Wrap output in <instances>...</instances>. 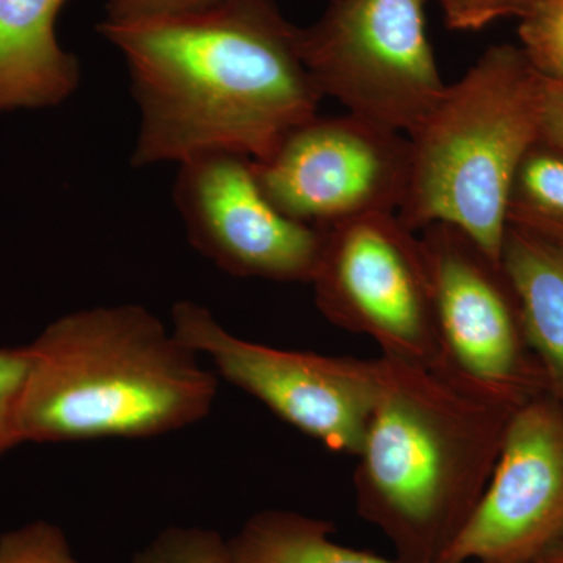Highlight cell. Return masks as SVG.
Instances as JSON below:
<instances>
[{
  "mask_svg": "<svg viewBox=\"0 0 563 563\" xmlns=\"http://www.w3.org/2000/svg\"><path fill=\"white\" fill-rule=\"evenodd\" d=\"M0 563H79L58 526L35 521L0 537Z\"/></svg>",
  "mask_w": 563,
  "mask_h": 563,
  "instance_id": "18",
  "label": "cell"
},
{
  "mask_svg": "<svg viewBox=\"0 0 563 563\" xmlns=\"http://www.w3.org/2000/svg\"><path fill=\"white\" fill-rule=\"evenodd\" d=\"M544 76L521 47H488L410 133L399 221L450 224L501 265L507 199L518 166L542 140Z\"/></svg>",
  "mask_w": 563,
  "mask_h": 563,
  "instance_id": "4",
  "label": "cell"
},
{
  "mask_svg": "<svg viewBox=\"0 0 563 563\" xmlns=\"http://www.w3.org/2000/svg\"><path fill=\"white\" fill-rule=\"evenodd\" d=\"M31 363L29 344L0 347V459L22 444L18 412Z\"/></svg>",
  "mask_w": 563,
  "mask_h": 563,
  "instance_id": "19",
  "label": "cell"
},
{
  "mask_svg": "<svg viewBox=\"0 0 563 563\" xmlns=\"http://www.w3.org/2000/svg\"><path fill=\"white\" fill-rule=\"evenodd\" d=\"M174 202L195 250L222 272L312 282L324 232L276 209L246 155L209 152L181 162Z\"/></svg>",
  "mask_w": 563,
  "mask_h": 563,
  "instance_id": "9",
  "label": "cell"
},
{
  "mask_svg": "<svg viewBox=\"0 0 563 563\" xmlns=\"http://www.w3.org/2000/svg\"><path fill=\"white\" fill-rule=\"evenodd\" d=\"M521 49L542 76L563 80V0H540L520 20Z\"/></svg>",
  "mask_w": 563,
  "mask_h": 563,
  "instance_id": "17",
  "label": "cell"
},
{
  "mask_svg": "<svg viewBox=\"0 0 563 563\" xmlns=\"http://www.w3.org/2000/svg\"><path fill=\"white\" fill-rule=\"evenodd\" d=\"M501 268L517 299L526 340L563 398V244L507 224Z\"/></svg>",
  "mask_w": 563,
  "mask_h": 563,
  "instance_id": "13",
  "label": "cell"
},
{
  "mask_svg": "<svg viewBox=\"0 0 563 563\" xmlns=\"http://www.w3.org/2000/svg\"><path fill=\"white\" fill-rule=\"evenodd\" d=\"M453 31L476 32L503 18H523L540 0H437Z\"/></svg>",
  "mask_w": 563,
  "mask_h": 563,
  "instance_id": "20",
  "label": "cell"
},
{
  "mask_svg": "<svg viewBox=\"0 0 563 563\" xmlns=\"http://www.w3.org/2000/svg\"><path fill=\"white\" fill-rule=\"evenodd\" d=\"M426 0H331L299 29V49L322 98L409 136L448 85L433 55Z\"/></svg>",
  "mask_w": 563,
  "mask_h": 563,
  "instance_id": "5",
  "label": "cell"
},
{
  "mask_svg": "<svg viewBox=\"0 0 563 563\" xmlns=\"http://www.w3.org/2000/svg\"><path fill=\"white\" fill-rule=\"evenodd\" d=\"M254 162L263 192L285 217L329 229L398 213L410 172L409 136L355 114L309 121Z\"/></svg>",
  "mask_w": 563,
  "mask_h": 563,
  "instance_id": "8",
  "label": "cell"
},
{
  "mask_svg": "<svg viewBox=\"0 0 563 563\" xmlns=\"http://www.w3.org/2000/svg\"><path fill=\"white\" fill-rule=\"evenodd\" d=\"M537 563H563V536L544 551Z\"/></svg>",
  "mask_w": 563,
  "mask_h": 563,
  "instance_id": "23",
  "label": "cell"
},
{
  "mask_svg": "<svg viewBox=\"0 0 563 563\" xmlns=\"http://www.w3.org/2000/svg\"><path fill=\"white\" fill-rule=\"evenodd\" d=\"M320 518L265 510L252 515L228 540L229 563H404L344 547Z\"/></svg>",
  "mask_w": 563,
  "mask_h": 563,
  "instance_id": "14",
  "label": "cell"
},
{
  "mask_svg": "<svg viewBox=\"0 0 563 563\" xmlns=\"http://www.w3.org/2000/svg\"><path fill=\"white\" fill-rule=\"evenodd\" d=\"M379 373L354 476L358 514L390 540L398 561L440 563L483 498L523 402L444 366L383 355Z\"/></svg>",
  "mask_w": 563,
  "mask_h": 563,
  "instance_id": "2",
  "label": "cell"
},
{
  "mask_svg": "<svg viewBox=\"0 0 563 563\" xmlns=\"http://www.w3.org/2000/svg\"><path fill=\"white\" fill-rule=\"evenodd\" d=\"M507 224L563 244V151L543 140L528 151L510 187Z\"/></svg>",
  "mask_w": 563,
  "mask_h": 563,
  "instance_id": "15",
  "label": "cell"
},
{
  "mask_svg": "<svg viewBox=\"0 0 563 563\" xmlns=\"http://www.w3.org/2000/svg\"><path fill=\"white\" fill-rule=\"evenodd\" d=\"M314 302L336 328L369 336L385 357L443 366L420 235L396 213L322 229Z\"/></svg>",
  "mask_w": 563,
  "mask_h": 563,
  "instance_id": "6",
  "label": "cell"
},
{
  "mask_svg": "<svg viewBox=\"0 0 563 563\" xmlns=\"http://www.w3.org/2000/svg\"><path fill=\"white\" fill-rule=\"evenodd\" d=\"M542 140L563 151V80L544 77Z\"/></svg>",
  "mask_w": 563,
  "mask_h": 563,
  "instance_id": "22",
  "label": "cell"
},
{
  "mask_svg": "<svg viewBox=\"0 0 563 563\" xmlns=\"http://www.w3.org/2000/svg\"><path fill=\"white\" fill-rule=\"evenodd\" d=\"M29 350L22 443L154 439L206 420L217 402L218 374L136 303L63 314Z\"/></svg>",
  "mask_w": 563,
  "mask_h": 563,
  "instance_id": "3",
  "label": "cell"
},
{
  "mask_svg": "<svg viewBox=\"0 0 563 563\" xmlns=\"http://www.w3.org/2000/svg\"><path fill=\"white\" fill-rule=\"evenodd\" d=\"M214 2L218 0H109L106 5V20H144V18L203 9Z\"/></svg>",
  "mask_w": 563,
  "mask_h": 563,
  "instance_id": "21",
  "label": "cell"
},
{
  "mask_svg": "<svg viewBox=\"0 0 563 563\" xmlns=\"http://www.w3.org/2000/svg\"><path fill=\"white\" fill-rule=\"evenodd\" d=\"M132 563H229L228 540L213 529L172 526L133 555Z\"/></svg>",
  "mask_w": 563,
  "mask_h": 563,
  "instance_id": "16",
  "label": "cell"
},
{
  "mask_svg": "<svg viewBox=\"0 0 563 563\" xmlns=\"http://www.w3.org/2000/svg\"><path fill=\"white\" fill-rule=\"evenodd\" d=\"M172 329L218 376L280 420L333 453H361L379 398V358L331 357L251 342L192 301L174 303Z\"/></svg>",
  "mask_w": 563,
  "mask_h": 563,
  "instance_id": "7",
  "label": "cell"
},
{
  "mask_svg": "<svg viewBox=\"0 0 563 563\" xmlns=\"http://www.w3.org/2000/svg\"><path fill=\"white\" fill-rule=\"evenodd\" d=\"M131 73L141 124L132 163H180L209 152L262 161L318 114L322 99L299 27L274 0L99 22Z\"/></svg>",
  "mask_w": 563,
  "mask_h": 563,
  "instance_id": "1",
  "label": "cell"
},
{
  "mask_svg": "<svg viewBox=\"0 0 563 563\" xmlns=\"http://www.w3.org/2000/svg\"><path fill=\"white\" fill-rule=\"evenodd\" d=\"M420 240L443 366L493 395L528 401L525 329L501 265L454 225H428Z\"/></svg>",
  "mask_w": 563,
  "mask_h": 563,
  "instance_id": "10",
  "label": "cell"
},
{
  "mask_svg": "<svg viewBox=\"0 0 563 563\" xmlns=\"http://www.w3.org/2000/svg\"><path fill=\"white\" fill-rule=\"evenodd\" d=\"M68 0H0V113L58 106L79 87L80 63L55 33Z\"/></svg>",
  "mask_w": 563,
  "mask_h": 563,
  "instance_id": "12",
  "label": "cell"
},
{
  "mask_svg": "<svg viewBox=\"0 0 563 563\" xmlns=\"http://www.w3.org/2000/svg\"><path fill=\"white\" fill-rule=\"evenodd\" d=\"M563 536V412L515 410L483 498L440 563H537Z\"/></svg>",
  "mask_w": 563,
  "mask_h": 563,
  "instance_id": "11",
  "label": "cell"
}]
</instances>
